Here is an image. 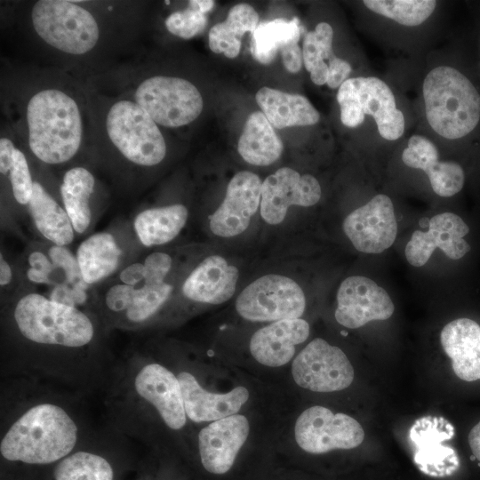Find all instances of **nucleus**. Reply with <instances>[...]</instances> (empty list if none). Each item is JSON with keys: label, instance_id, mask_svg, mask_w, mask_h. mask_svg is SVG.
<instances>
[{"label": "nucleus", "instance_id": "obj_10", "mask_svg": "<svg viewBox=\"0 0 480 480\" xmlns=\"http://www.w3.org/2000/svg\"><path fill=\"white\" fill-rule=\"evenodd\" d=\"M298 445L309 453L353 449L364 438L361 424L351 416L321 405L308 408L298 417L295 428Z\"/></svg>", "mask_w": 480, "mask_h": 480}, {"label": "nucleus", "instance_id": "obj_17", "mask_svg": "<svg viewBox=\"0 0 480 480\" xmlns=\"http://www.w3.org/2000/svg\"><path fill=\"white\" fill-rule=\"evenodd\" d=\"M249 422L245 416L234 414L214 420L203 428L198 435V447L204 468L212 474H225L249 434Z\"/></svg>", "mask_w": 480, "mask_h": 480}, {"label": "nucleus", "instance_id": "obj_20", "mask_svg": "<svg viewBox=\"0 0 480 480\" xmlns=\"http://www.w3.org/2000/svg\"><path fill=\"white\" fill-rule=\"evenodd\" d=\"M239 271L220 255L204 259L188 276L181 291L190 300L201 303L220 304L235 293Z\"/></svg>", "mask_w": 480, "mask_h": 480}, {"label": "nucleus", "instance_id": "obj_49", "mask_svg": "<svg viewBox=\"0 0 480 480\" xmlns=\"http://www.w3.org/2000/svg\"><path fill=\"white\" fill-rule=\"evenodd\" d=\"M214 5V1L212 0H191L189 1V6L191 8L196 9L201 12L204 13L210 10Z\"/></svg>", "mask_w": 480, "mask_h": 480}, {"label": "nucleus", "instance_id": "obj_43", "mask_svg": "<svg viewBox=\"0 0 480 480\" xmlns=\"http://www.w3.org/2000/svg\"><path fill=\"white\" fill-rule=\"evenodd\" d=\"M328 67L329 75L326 84L332 89L339 88L347 80L352 70L348 61L336 56L329 61Z\"/></svg>", "mask_w": 480, "mask_h": 480}, {"label": "nucleus", "instance_id": "obj_42", "mask_svg": "<svg viewBox=\"0 0 480 480\" xmlns=\"http://www.w3.org/2000/svg\"><path fill=\"white\" fill-rule=\"evenodd\" d=\"M88 286V284L70 285L65 282L58 283L52 290L49 299L58 303L76 307L86 300Z\"/></svg>", "mask_w": 480, "mask_h": 480}, {"label": "nucleus", "instance_id": "obj_46", "mask_svg": "<svg viewBox=\"0 0 480 480\" xmlns=\"http://www.w3.org/2000/svg\"><path fill=\"white\" fill-rule=\"evenodd\" d=\"M16 150L13 143L7 138L0 140V172L1 174H6L10 172L13 153Z\"/></svg>", "mask_w": 480, "mask_h": 480}, {"label": "nucleus", "instance_id": "obj_26", "mask_svg": "<svg viewBox=\"0 0 480 480\" xmlns=\"http://www.w3.org/2000/svg\"><path fill=\"white\" fill-rule=\"evenodd\" d=\"M237 150L248 164L267 166L280 157L283 143L265 115L256 111L245 122Z\"/></svg>", "mask_w": 480, "mask_h": 480}, {"label": "nucleus", "instance_id": "obj_3", "mask_svg": "<svg viewBox=\"0 0 480 480\" xmlns=\"http://www.w3.org/2000/svg\"><path fill=\"white\" fill-rule=\"evenodd\" d=\"M28 142L41 161L57 164L68 161L82 140V119L76 102L57 89L36 93L27 107Z\"/></svg>", "mask_w": 480, "mask_h": 480}, {"label": "nucleus", "instance_id": "obj_19", "mask_svg": "<svg viewBox=\"0 0 480 480\" xmlns=\"http://www.w3.org/2000/svg\"><path fill=\"white\" fill-rule=\"evenodd\" d=\"M404 164L425 172L433 191L444 197L458 194L464 187L465 172L454 161H438L436 145L421 135H412L402 154Z\"/></svg>", "mask_w": 480, "mask_h": 480}, {"label": "nucleus", "instance_id": "obj_4", "mask_svg": "<svg viewBox=\"0 0 480 480\" xmlns=\"http://www.w3.org/2000/svg\"><path fill=\"white\" fill-rule=\"evenodd\" d=\"M13 317L21 335L35 343L81 348L89 344L94 335L93 324L86 314L39 293L20 298Z\"/></svg>", "mask_w": 480, "mask_h": 480}, {"label": "nucleus", "instance_id": "obj_38", "mask_svg": "<svg viewBox=\"0 0 480 480\" xmlns=\"http://www.w3.org/2000/svg\"><path fill=\"white\" fill-rule=\"evenodd\" d=\"M47 254L55 268L62 271L65 283L70 285L87 284L82 277L76 257L66 246L52 244Z\"/></svg>", "mask_w": 480, "mask_h": 480}, {"label": "nucleus", "instance_id": "obj_24", "mask_svg": "<svg viewBox=\"0 0 480 480\" xmlns=\"http://www.w3.org/2000/svg\"><path fill=\"white\" fill-rule=\"evenodd\" d=\"M255 99L268 122L277 129L313 125L320 119L318 111L300 94L262 87Z\"/></svg>", "mask_w": 480, "mask_h": 480}, {"label": "nucleus", "instance_id": "obj_37", "mask_svg": "<svg viewBox=\"0 0 480 480\" xmlns=\"http://www.w3.org/2000/svg\"><path fill=\"white\" fill-rule=\"evenodd\" d=\"M12 194L20 204H27L33 194L32 178L24 154L16 148L12 156V164L9 172Z\"/></svg>", "mask_w": 480, "mask_h": 480}, {"label": "nucleus", "instance_id": "obj_8", "mask_svg": "<svg viewBox=\"0 0 480 480\" xmlns=\"http://www.w3.org/2000/svg\"><path fill=\"white\" fill-rule=\"evenodd\" d=\"M134 98L156 124L166 127L193 122L204 107L197 88L189 81L175 76H155L144 80Z\"/></svg>", "mask_w": 480, "mask_h": 480}, {"label": "nucleus", "instance_id": "obj_18", "mask_svg": "<svg viewBox=\"0 0 480 480\" xmlns=\"http://www.w3.org/2000/svg\"><path fill=\"white\" fill-rule=\"evenodd\" d=\"M137 394L158 412L164 423L178 430L186 424L180 381L170 370L156 363L144 365L134 380Z\"/></svg>", "mask_w": 480, "mask_h": 480}, {"label": "nucleus", "instance_id": "obj_15", "mask_svg": "<svg viewBox=\"0 0 480 480\" xmlns=\"http://www.w3.org/2000/svg\"><path fill=\"white\" fill-rule=\"evenodd\" d=\"M262 182L251 172L235 174L228 184L223 201L209 216V227L217 236L229 238L244 232L260 205Z\"/></svg>", "mask_w": 480, "mask_h": 480}, {"label": "nucleus", "instance_id": "obj_35", "mask_svg": "<svg viewBox=\"0 0 480 480\" xmlns=\"http://www.w3.org/2000/svg\"><path fill=\"white\" fill-rule=\"evenodd\" d=\"M173 288L166 283L142 284L134 287L131 303L122 317L132 324L150 318L169 299Z\"/></svg>", "mask_w": 480, "mask_h": 480}, {"label": "nucleus", "instance_id": "obj_44", "mask_svg": "<svg viewBox=\"0 0 480 480\" xmlns=\"http://www.w3.org/2000/svg\"><path fill=\"white\" fill-rule=\"evenodd\" d=\"M300 39H295L281 49L283 63L291 73H297L302 67V51L298 44Z\"/></svg>", "mask_w": 480, "mask_h": 480}, {"label": "nucleus", "instance_id": "obj_11", "mask_svg": "<svg viewBox=\"0 0 480 480\" xmlns=\"http://www.w3.org/2000/svg\"><path fill=\"white\" fill-rule=\"evenodd\" d=\"M294 381L315 392H333L350 386L355 372L346 354L338 347L316 338L295 357L292 365Z\"/></svg>", "mask_w": 480, "mask_h": 480}, {"label": "nucleus", "instance_id": "obj_36", "mask_svg": "<svg viewBox=\"0 0 480 480\" xmlns=\"http://www.w3.org/2000/svg\"><path fill=\"white\" fill-rule=\"evenodd\" d=\"M206 23L207 18L204 13L191 7L174 12L165 20L168 31L184 39H189L200 33Z\"/></svg>", "mask_w": 480, "mask_h": 480}, {"label": "nucleus", "instance_id": "obj_31", "mask_svg": "<svg viewBox=\"0 0 480 480\" xmlns=\"http://www.w3.org/2000/svg\"><path fill=\"white\" fill-rule=\"evenodd\" d=\"M300 28L295 17L291 21L276 19L259 24L252 33L251 52L262 64L270 63L278 51L295 39H300Z\"/></svg>", "mask_w": 480, "mask_h": 480}, {"label": "nucleus", "instance_id": "obj_16", "mask_svg": "<svg viewBox=\"0 0 480 480\" xmlns=\"http://www.w3.org/2000/svg\"><path fill=\"white\" fill-rule=\"evenodd\" d=\"M469 232L468 224L456 213L445 212L433 216L428 230H415L404 249L407 261L413 267L425 265L433 252L439 248L452 260L463 258L469 244L463 239Z\"/></svg>", "mask_w": 480, "mask_h": 480}, {"label": "nucleus", "instance_id": "obj_33", "mask_svg": "<svg viewBox=\"0 0 480 480\" xmlns=\"http://www.w3.org/2000/svg\"><path fill=\"white\" fill-rule=\"evenodd\" d=\"M53 476L55 480H113L114 472L102 456L81 451L63 458Z\"/></svg>", "mask_w": 480, "mask_h": 480}, {"label": "nucleus", "instance_id": "obj_21", "mask_svg": "<svg viewBox=\"0 0 480 480\" xmlns=\"http://www.w3.org/2000/svg\"><path fill=\"white\" fill-rule=\"evenodd\" d=\"M309 330L308 323L301 318L273 322L253 333L251 354L263 365L282 366L291 361L295 347L308 339Z\"/></svg>", "mask_w": 480, "mask_h": 480}, {"label": "nucleus", "instance_id": "obj_13", "mask_svg": "<svg viewBox=\"0 0 480 480\" xmlns=\"http://www.w3.org/2000/svg\"><path fill=\"white\" fill-rule=\"evenodd\" d=\"M321 193L319 181L311 174L301 175L289 167L279 168L262 181L261 218L269 225H278L291 206H313L319 202Z\"/></svg>", "mask_w": 480, "mask_h": 480}, {"label": "nucleus", "instance_id": "obj_22", "mask_svg": "<svg viewBox=\"0 0 480 480\" xmlns=\"http://www.w3.org/2000/svg\"><path fill=\"white\" fill-rule=\"evenodd\" d=\"M180 381L187 416L195 422L217 420L236 414L249 398L244 387H236L226 394H215L203 388L188 372H180Z\"/></svg>", "mask_w": 480, "mask_h": 480}, {"label": "nucleus", "instance_id": "obj_25", "mask_svg": "<svg viewBox=\"0 0 480 480\" xmlns=\"http://www.w3.org/2000/svg\"><path fill=\"white\" fill-rule=\"evenodd\" d=\"M28 207L36 229L45 239L60 246L71 244L75 229L66 210L39 182H34Z\"/></svg>", "mask_w": 480, "mask_h": 480}, {"label": "nucleus", "instance_id": "obj_45", "mask_svg": "<svg viewBox=\"0 0 480 480\" xmlns=\"http://www.w3.org/2000/svg\"><path fill=\"white\" fill-rule=\"evenodd\" d=\"M145 276L146 270L143 262H133L119 272L118 279L124 284L137 287L144 284Z\"/></svg>", "mask_w": 480, "mask_h": 480}, {"label": "nucleus", "instance_id": "obj_23", "mask_svg": "<svg viewBox=\"0 0 480 480\" xmlns=\"http://www.w3.org/2000/svg\"><path fill=\"white\" fill-rule=\"evenodd\" d=\"M440 342L460 380H480V325L462 317L448 323L441 331Z\"/></svg>", "mask_w": 480, "mask_h": 480}, {"label": "nucleus", "instance_id": "obj_41", "mask_svg": "<svg viewBox=\"0 0 480 480\" xmlns=\"http://www.w3.org/2000/svg\"><path fill=\"white\" fill-rule=\"evenodd\" d=\"M143 264L145 266L146 284H161L164 283L168 276L172 266V257L164 252H155L148 254Z\"/></svg>", "mask_w": 480, "mask_h": 480}, {"label": "nucleus", "instance_id": "obj_39", "mask_svg": "<svg viewBox=\"0 0 480 480\" xmlns=\"http://www.w3.org/2000/svg\"><path fill=\"white\" fill-rule=\"evenodd\" d=\"M29 268L27 269L28 279L36 284H56L52 276L56 268L48 254L40 251L30 252L28 258Z\"/></svg>", "mask_w": 480, "mask_h": 480}, {"label": "nucleus", "instance_id": "obj_27", "mask_svg": "<svg viewBox=\"0 0 480 480\" xmlns=\"http://www.w3.org/2000/svg\"><path fill=\"white\" fill-rule=\"evenodd\" d=\"M122 251L115 237L106 232L92 235L78 246L76 257L84 281L92 284L118 268Z\"/></svg>", "mask_w": 480, "mask_h": 480}, {"label": "nucleus", "instance_id": "obj_40", "mask_svg": "<svg viewBox=\"0 0 480 480\" xmlns=\"http://www.w3.org/2000/svg\"><path fill=\"white\" fill-rule=\"evenodd\" d=\"M134 286L123 283L113 284L103 294V306L110 313L123 316L132 297Z\"/></svg>", "mask_w": 480, "mask_h": 480}, {"label": "nucleus", "instance_id": "obj_14", "mask_svg": "<svg viewBox=\"0 0 480 480\" xmlns=\"http://www.w3.org/2000/svg\"><path fill=\"white\" fill-rule=\"evenodd\" d=\"M394 311L388 293L366 276H348L339 286L334 316L347 328L356 329L371 321L387 320Z\"/></svg>", "mask_w": 480, "mask_h": 480}, {"label": "nucleus", "instance_id": "obj_47", "mask_svg": "<svg viewBox=\"0 0 480 480\" xmlns=\"http://www.w3.org/2000/svg\"><path fill=\"white\" fill-rule=\"evenodd\" d=\"M468 444L473 456L480 461V421L470 430L468 434Z\"/></svg>", "mask_w": 480, "mask_h": 480}, {"label": "nucleus", "instance_id": "obj_12", "mask_svg": "<svg viewBox=\"0 0 480 480\" xmlns=\"http://www.w3.org/2000/svg\"><path fill=\"white\" fill-rule=\"evenodd\" d=\"M342 228L353 246L364 253H381L395 242L397 222L394 205L387 195L374 196L351 212Z\"/></svg>", "mask_w": 480, "mask_h": 480}, {"label": "nucleus", "instance_id": "obj_28", "mask_svg": "<svg viewBox=\"0 0 480 480\" xmlns=\"http://www.w3.org/2000/svg\"><path fill=\"white\" fill-rule=\"evenodd\" d=\"M188 218V211L180 204L154 207L140 212L134 220L133 228L143 245H161L180 234Z\"/></svg>", "mask_w": 480, "mask_h": 480}, {"label": "nucleus", "instance_id": "obj_7", "mask_svg": "<svg viewBox=\"0 0 480 480\" xmlns=\"http://www.w3.org/2000/svg\"><path fill=\"white\" fill-rule=\"evenodd\" d=\"M108 135L129 161L142 166H153L166 154L164 139L149 115L136 102L119 100L108 110Z\"/></svg>", "mask_w": 480, "mask_h": 480}, {"label": "nucleus", "instance_id": "obj_5", "mask_svg": "<svg viewBox=\"0 0 480 480\" xmlns=\"http://www.w3.org/2000/svg\"><path fill=\"white\" fill-rule=\"evenodd\" d=\"M341 123L349 128L361 125L365 115L373 117L380 135L387 140L399 139L404 132V116L396 108L390 87L376 76L348 78L337 92Z\"/></svg>", "mask_w": 480, "mask_h": 480}, {"label": "nucleus", "instance_id": "obj_32", "mask_svg": "<svg viewBox=\"0 0 480 480\" xmlns=\"http://www.w3.org/2000/svg\"><path fill=\"white\" fill-rule=\"evenodd\" d=\"M333 30L326 22L318 23L313 31L305 36L302 57L306 69L310 74L312 82L317 85L326 84L329 61L335 57L332 51Z\"/></svg>", "mask_w": 480, "mask_h": 480}, {"label": "nucleus", "instance_id": "obj_29", "mask_svg": "<svg viewBox=\"0 0 480 480\" xmlns=\"http://www.w3.org/2000/svg\"><path fill=\"white\" fill-rule=\"evenodd\" d=\"M259 22V14L252 6L238 4L233 6L227 19L214 25L209 32V46L215 53L236 58L241 48V38L246 32L253 33Z\"/></svg>", "mask_w": 480, "mask_h": 480}, {"label": "nucleus", "instance_id": "obj_9", "mask_svg": "<svg viewBox=\"0 0 480 480\" xmlns=\"http://www.w3.org/2000/svg\"><path fill=\"white\" fill-rule=\"evenodd\" d=\"M305 308L306 298L299 284L278 274L257 278L236 300L237 313L243 318L255 322L300 318Z\"/></svg>", "mask_w": 480, "mask_h": 480}, {"label": "nucleus", "instance_id": "obj_34", "mask_svg": "<svg viewBox=\"0 0 480 480\" xmlns=\"http://www.w3.org/2000/svg\"><path fill=\"white\" fill-rule=\"evenodd\" d=\"M370 11L408 27L422 24L434 12L433 0H364Z\"/></svg>", "mask_w": 480, "mask_h": 480}, {"label": "nucleus", "instance_id": "obj_48", "mask_svg": "<svg viewBox=\"0 0 480 480\" xmlns=\"http://www.w3.org/2000/svg\"><path fill=\"white\" fill-rule=\"evenodd\" d=\"M12 278V272L11 266L4 258L3 254L0 256V284L5 286L9 284Z\"/></svg>", "mask_w": 480, "mask_h": 480}, {"label": "nucleus", "instance_id": "obj_2", "mask_svg": "<svg viewBox=\"0 0 480 480\" xmlns=\"http://www.w3.org/2000/svg\"><path fill=\"white\" fill-rule=\"evenodd\" d=\"M426 118L430 127L447 140H462L480 124V92L473 81L452 66H438L422 85Z\"/></svg>", "mask_w": 480, "mask_h": 480}, {"label": "nucleus", "instance_id": "obj_30", "mask_svg": "<svg viewBox=\"0 0 480 480\" xmlns=\"http://www.w3.org/2000/svg\"><path fill=\"white\" fill-rule=\"evenodd\" d=\"M94 177L84 167L68 170L60 186L61 199L76 232L84 233L90 226V197L94 189Z\"/></svg>", "mask_w": 480, "mask_h": 480}, {"label": "nucleus", "instance_id": "obj_1", "mask_svg": "<svg viewBox=\"0 0 480 480\" xmlns=\"http://www.w3.org/2000/svg\"><path fill=\"white\" fill-rule=\"evenodd\" d=\"M77 427L60 406H32L9 428L0 443L1 455L10 461L49 464L69 455L77 440Z\"/></svg>", "mask_w": 480, "mask_h": 480}, {"label": "nucleus", "instance_id": "obj_6", "mask_svg": "<svg viewBox=\"0 0 480 480\" xmlns=\"http://www.w3.org/2000/svg\"><path fill=\"white\" fill-rule=\"evenodd\" d=\"M37 35L52 47L71 54L91 51L99 39L96 20L72 1L40 0L32 9Z\"/></svg>", "mask_w": 480, "mask_h": 480}]
</instances>
